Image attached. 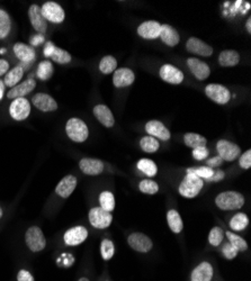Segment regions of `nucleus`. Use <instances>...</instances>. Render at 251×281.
Wrapping results in <instances>:
<instances>
[{
  "label": "nucleus",
  "instance_id": "f257e3e1",
  "mask_svg": "<svg viewBox=\"0 0 251 281\" xmlns=\"http://www.w3.org/2000/svg\"><path fill=\"white\" fill-rule=\"evenodd\" d=\"M215 203L222 210H236L245 205V198L237 191H225L216 197Z\"/></svg>",
  "mask_w": 251,
  "mask_h": 281
},
{
  "label": "nucleus",
  "instance_id": "f03ea898",
  "mask_svg": "<svg viewBox=\"0 0 251 281\" xmlns=\"http://www.w3.org/2000/svg\"><path fill=\"white\" fill-rule=\"evenodd\" d=\"M65 132L69 138L77 143H82L88 138L89 129L84 120L79 118H70L65 125Z\"/></svg>",
  "mask_w": 251,
  "mask_h": 281
},
{
  "label": "nucleus",
  "instance_id": "7ed1b4c3",
  "mask_svg": "<svg viewBox=\"0 0 251 281\" xmlns=\"http://www.w3.org/2000/svg\"><path fill=\"white\" fill-rule=\"evenodd\" d=\"M204 186L203 180L194 173H187L179 186V194L186 198H194Z\"/></svg>",
  "mask_w": 251,
  "mask_h": 281
},
{
  "label": "nucleus",
  "instance_id": "20e7f679",
  "mask_svg": "<svg viewBox=\"0 0 251 281\" xmlns=\"http://www.w3.org/2000/svg\"><path fill=\"white\" fill-rule=\"evenodd\" d=\"M25 242L32 252L42 251L47 245V240L44 238L43 232L38 226H32L27 230L25 234Z\"/></svg>",
  "mask_w": 251,
  "mask_h": 281
},
{
  "label": "nucleus",
  "instance_id": "39448f33",
  "mask_svg": "<svg viewBox=\"0 0 251 281\" xmlns=\"http://www.w3.org/2000/svg\"><path fill=\"white\" fill-rule=\"evenodd\" d=\"M41 13H42L45 20L53 24H61L65 18L63 8L54 1L45 2L44 5L41 7Z\"/></svg>",
  "mask_w": 251,
  "mask_h": 281
},
{
  "label": "nucleus",
  "instance_id": "423d86ee",
  "mask_svg": "<svg viewBox=\"0 0 251 281\" xmlns=\"http://www.w3.org/2000/svg\"><path fill=\"white\" fill-rule=\"evenodd\" d=\"M205 93H206V96L209 99L219 105H226L230 101V99H231L230 90L222 84L211 83L206 85Z\"/></svg>",
  "mask_w": 251,
  "mask_h": 281
},
{
  "label": "nucleus",
  "instance_id": "0eeeda50",
  "mask_svg": "<svg viewBox=\"0 0 251 281\" xmlns=\"http://www.w3.org/2000/svg\"><path fill=\"white\" fill-rule=\"evenodd\" d=\"M113 221V216L108 211L104 210L100 207H95L89 211V222L95 229L104 230L109 227Z\"/></svg>",
  "mask_w": 251,
  "mask_h": 281
},
{
  "label": "nucleus",
  "instance_id": "6e6552de",
  "mask_svg": "<svg viewBox=\"0 0 251 281\" xmlns=\"http://www.w3.org/2000/svg\"><path fill=\"white\" fill-rule=\"evenodd\" d=\"M9 114L17 121L25 120L31 114V104L26 98H16L9 106Z\"/></svg>",
  "mask_w": 251,
  "mask_h": 281
},
{
  "label": "nucleus",
  "instance_id": "1a4fd4ad",
  "mask_svg": "<svg viewBox=\"0 0 251 281\" xmlns=\"http://www.w3.org/2000/svg\"><path fill=\"white\" fill-rule=\"evenodd\" d=\"M216 150L219 153V157L222 158L223 161H234L238 157H240L241 150L239 145L232 143V142L221 140L217 142Z\"/></svg>",
  "mask_w": 251,
  "mask_h": 281
},
{
  "label": "nucleus",
  "instance_id": "9d476101",
  "mask_svg": "<svg viewBox=\"0 0 251 281\" xmlns=\"http://www.w3.org/2000/svg\"><path fill=\"white\" fill-rule=\"evenodd\" d=\"M43 53L47 58H50L59 64H68L71 62V55H70V53L55 46L52 42H47Z\"/></svg>",
  "mask_w": 251,
  "mask_h": 281
},
{
  "label": "nucleus",
  "instance_id": "9b49d317",
  "mask_svg": "<svg viewBox=\"0 0 251 281\" xmlns=\"http://www.w3.org/2000/svg\"><path fill=\"white\" fill-rule=\"evenodd\" d=\"M88 238V231L84 226H76L68 230L63 235L64 243L69 246L79 245Z\"/></svg>",
  "mask_w": 251,
  "mask_h": 281
},
{
  "label": "nucleus",
  "instance_id": "f8f14e48",
  "mask_svg": "<svg viewBox=\"0 0 251 281\" xmlns=\"http://www.w3.org/2000/svg\"><path fill=\"white\" fill-rule=\"evenodd\" d=\"M127 242H129L130 246L133 248V250L141 252V253H147L152 248V241L150 240L149 236H147L146 234L142 233H133L129 236L127 239Z\"/></svg>",
  "mask_w": 251,
  "mask_h": 281
},
{
  "label": "nucleus",
  "instance_id": "ddd939ff",
  "mask_svg": "<svg viewBox=\"0 0 251 281\" xmlns=\"http://www.w3.org/2000/svg\"><path fill=\"white\" fill-rule=\"evenodd\" d=\"M32 103L36 108L44 113L54 112L57 109V103L55 101V99L52 98L50 95L44 92L36 93V95L32 98Z\"/></svg>",
  "mask_w": 251,
  "mask_h": 281
},
{
  "label": "nucleus",
  "instance_id": "4468645a",
  "mask_svg": "<svg viewBox=\"0 0 251 281\" xmlns=\"http://www.w3.org/2000/svg\"><path fill=\"white\" fill-rule=\"evenodd\" d=\"M160 78L171 84H179L184 81V73L171 64H164L160 69Z\"/></svg>",
  "mask_w": 251,
  "mask_h": 281
},
{
  "label": "nucleus",
  "instance_id": "2eb2a0df",
  "mask_svg": "<svg viewBox=\"0 0 251 281\" xmlns=\"http://www.w3.org/2000/svg\"><path fill=\"white\" fill-rule=\"evenodd\" d=\"M28 16L34 30L38 32V34L43 35L48 30V23L41 13V7L39 5H32L28 9Z\"/></svg>",
  "mask_w": 251,
  "mask_h": 281
},
{
  "label": "nucleus",
  "instance_id": "dca6fc26",
  "mask_svg": "<svg viewBox=\"0 0 251 281\" xmlns=\"http://www.w3.org/2000/svg\"><path fill=\"white\" fill-rule=\"evenodd\" d=\"M135 80V75L131 69H116L113 76V83L116 88H125L132 84Z\"/></svg>",
  "mask_w": 251,
  "mask_h": 281
},
{
  "label": "nucleus",
  "instance_id": "f3484780",
  "mask_svg": "<svg viewBox=\"0 0 251 281\" xmlns=\"http://www.w3.org/2000/svg\"><path fill=\"white\" fill-rule=\"evenodd\" d=\"M187 66L189 68V70L192 71L193 75L195 76V78L201 81L207 79L209 75H211V69H209V67L206 63L203 62V61H201L200 59H196V58L188 59Z\"/></svg>",
  "mask_w": 251,
  "mask_h": 281
},
{
  "label": "nucleus",
  "instance_id": "a211bd4d",
  "mask_svg": "<svg viewBox=\"0 0 251 281\" xmlns=\"http://www.w3.org/2000/svg\"><path fill=\"white\" fill-rule=\"evenodd\" d=\"M186 48L188 52L194 53V54L200 56H211L213 54V47L197 38L188 39Z\"/></svg>",
  "mask_w": 251,
  "mask_h": 281
},
{
  "label": "nucleus",
  "instance_id": "6ab92c4d",
  "mask_svg": "<svg viewBox=\"0 0 251 281\" xmlns=\"http://www.w3.org/2000/svg\"><path fill=\"white\" fill-rule=\"evenodd\" d=\"M161 25L155 20H148L138 28V34L146 40H155L160 36Z\"/></svg>",
  "mask_w": 251,
  "mask_h": 281
},
{
  "label": "nucleus",
  "instance_id": "aec40b11",
  "mask_svg": "<svg viewBox=\"0 0 251 281\" xmlns=\"http://www.w3.org/2000/svg\"><path fill=\"white\" fill-rule=\"evenodd\" d=\"M36 87V82L34 79H27L24 82H20L19 84L15 85L14 88H11L9 92L7 93L8 99H16V98H23L24 96L28 95V93L34 90Z\"/></svg>",
  "mask_w": 251,
  "mask_h": 281
},
{
  "label": "nucleus",
  "instance_id": "412c9836",
  "mask_svg": "<svg viewBox=\"0 0 251 281\" xmlns=\"http://www.w3.org/2000/svg\"><path fill=\"white\" fill-rule=\"evenodd\" d=\"M146 131L149 133L150 136L160 138L162 141H168L171 136L169 129L159 120L148 121L146 124Z\"/></svg>",
  "mask_w": 251,
  "mask_h": 281
},
{
  "label": "nucleus",
  "instance_id": "4be33fe9",
  "mask_svg": "<svg viewBox=\"0 0 251 281\" xmlns=\"http://www.w3.org/2000/svg\"><path fill=\"white\" fill-rule=\"evenodd\" d=\"M79 168L82 172L88 176H98L104 171V163L97 159L85 158L79 162Z\"/></svg>",
  "mask_w": 251,
  "mask_h": 281
},
{
  "label": "nucleus",
  "instance_id": "5701e85b",
  "mask_svg": "<svg viewBox=\"0 0 251 281\" xmlns=\"http://www.w3.org/2000/svg\"><path fill=\"white\" fill-rule=\"evenodd\" d=\"M14 53L24 64H31L35 60V50L32 46L24 43H16L14 45Z\"/></svg>",
  "mask_w": 251,
  "mask_h": 281
},
{
  "label": "nucleus",
  "instance_id": "b1692460",
  "mask_svg": "<svg viewBox=\"0 0 251 281\" xmlns=\"http://www.w3.org/2000/svg\"><path fill=\"white\" fill-rule=\"evenodd\" d=\"M94 115L105 127H113L115 124V118L110 109L106 105H97L94 108Z\"/></svg>",
  "mask_w": 251,
  "mask_h": 281
},
{
  "label": "nucleus",
  "instance_id": "393cba45",
  "mask_svg": "<svg viewBox=\"0 0 251 281\" xmlns=\"http://www.w3.org/2000/svg\"><path fill=\"white\" fill-rule=\"evenodd\" d=\"M77 187V178L75 176H69L64 177L62 180L59 182V185L56 186L55 193L59 195L61 198H68L73 191H75Z\"/></svg>",
  "mask_w": 251,
  "mask_h": 281
},
{
  "label": "nucleus",
  "instance_id": "a878e982",
  "mask_svg": "<svg viewBox=\"0 0 251 281\" xmlns=\"http://www.w3.org/2000/svg\"><path fill=\"white\" fill-rule=\"evenodd\" d=\"M213 278V267L208 262L199 264L192 274V281H211Z\"/></svg>",
  "mask_w": 251,
  "mask_h": 281
},
{
  "label": "nucleus",
  "instance_id": "bb28decb",
  "mask_svg": "<svg viewBox=\"0 0 251 281\" xmlns=\"http://www.w3.org/2000/svg\"><path fill=\"white\" fill-rule=\"evenodd\" d=\"M159 38L161 39L162 42L167 44L168 46H176L180 40L178 32L170 25H161V31H160Z\"/></svg>",
  "mask_w": 251,
  "mask_h": 281
},
{
  "label": "nucleus",
  "instance_id": "cd10ccee",
  "mask_svg": "<svg viewBox=\"0 0 251 281\" xmlns=\"http://www.w3.org/2000/svg\"><path fill=\"white\" fill-rule=\"evenodd\" d=\"M239 62H240V54H239L237 51L225 50L220 53L219 63L221 67L224 68L236 67Z\"/></svg>",
  "mask_w": 251,
  "mask_h": 281
},
{
  "label": "nucleus",
  "instance_id": "c85d7f7f",
  "mask_svg": "<svg viewBox=\"0 0 251 281\" xmlns=\"http://www.w3.org/2000/svg\"><path fill=\"white\" fill-rule=\"evenodd\" d=\"M24 76V69L22 66H17L11 69L10 71H8L5 76V79H3V83L7 87L14 88L15 85H17L19 83V81L22 80Z\"/></svg>",
  "mask_w": 251,
  "mask_h": 281
},
{
  "label": "nucleus",
  "instance_id": "c756f323",
  "mask_svg": "<svg viewBox=\"0 0 251 281\" xmlns=\"http://www.w3.org/2000/svg\"><path fill=\"white\" fill-rule=\"evenodd\" d=\"M167 221H168V225H169L170 230L174 232V233L178 234L183 231V227H184L183 219L182 217H180V215L177 210L171 209L168 211Z\"/></svg>",
  "mask_w": 251,
  "mask_h": 281
},
{
  "label": "nucleus",
  "instance_id": "7c9ffc66",
  "mask_svg": "<svg viewBox=\"0 0 251 281\" xmlns=\"http://www.w3.org/2000/svg\"><path fill=\"white\" fill-rule=\"evenodd\" d=\"M184 142L188 148H192L193 150L197 148H201V146H206L207 140L204 136L200 135L196 133H187L184 136Z\"/></svg>",
  "mask_w": 251,
  "mask_h": 281
},
{
  "label": "nucleus",
  "instance_id": "2f4dec72",
  "mask_svg": "<svg viewBox=\"0 0 251 281\" xmlns=\"http://www.w3.org/2000/svg\"><path fill=\"white\" fill-rule=\"evenodd\" d=\"M53 71H54V68H53V64L51 63V61L45 60L39 64L38 71H36V76H38V78L40 80L47 81L52 77Z\"/></svg>",
  "mask_w": 251,
  "mask_h": 281
},
{
  "label": "nucleus",
  "instance_id": "473e14b6",
  "mask_svg": "<svg viewBox=\"0 0 251 281\" xmlns=\"http://www.w3.org/2000/svg\"><path fill=\"white\" fill-rule=\"evenodd\" d=\"M138 169L141 171V172L147 174L148 177H154L158 172L157 164L152 160H149V159H142V160H140L138 162Z\"/></svg>",
  "mask_w": 251,
  "mask_h": 281
},
{
  "label": "nucleus",
  "instance_id": "72a5a7b5",
  "mask_svg": "<svg viewBox=\"0 0 251 281\" xmlns=\"http://www.w3.org/2000/svg\"><path fill=\"white\" fill-rule=\"evenodd\" d=\"M11 20L5 10L0 9V40L6 39L10 33Z\"/></svg>",
  "mask_w": 251,
  "mask_h": 281
},
{
  "label": "nucleus",
  "instance_id": "f704fd0d",
  "mask_svg": "<svg viewBox=\"0 0 251 281\" xmlns=\"http://www.w3.org/2000/svg\"><path fill=\"white\" fill-rule=\"evenodd\" d=\"M117 68V61L112 55H106L100 62V70L104 75H109Z\"/></svg>",
  "mask_w": 251,
  "mask_h": 281
},
{
  "label": "nucleus",
  "instance_id": "c9c22d12",
  "mask_svg": "<svg viewBox=\"0 0 251 281\" xmlns=\"http://www.w3.org/2000/svg\"><path fill=\"white\" fill-rule=\"evenodd\" d=\"M249 224L248 216L244 213H238L234 215L231 221H230V227L233 231H244Z\"/></svg>",
  "mask_w": 251,
  "mask_h": 281
},
{
  "label": "nucleus",
  "instance_id": "e433bc0d",
  "mask_svg": "<svg viewBox=\"0 0 251 281\" xmlns=\"http://www.w3.org/2000/svg\"><path fill=\"white\" fill-rule=\"evenodd\" d=\"M140 146H141L142 151H145L147 153H154L159 150L160 145L157 138L149 135L141 138V141H140Z\"/></svg>",
  "mask_w": 251,
  "mask_h": 281
},
{
  "label": "nucleus",
  "instance_id": "4c0bfd02",
  "mask_svg": "<svg viewBox=\"0 0 251 281\" xmlns=\"http://www.w3.org/2000/svg\"><path fill=\"white\" fill-rule=\"evenodd\" d=\"M100 208H102L106 211H113L115 208V198L114 195L109 191H102L100 196Z\"/></svg>",
  "mask_w": 251,
  "mask_h": 281
},
{
  "label": "nucleus",
  "instance_id": "58836bf2",
  "mask_svg": "<svg viewBox=\"0 0 251 281\" xmlns=\"http://www.w3.org/2000/svg\"><path fill=\"white\" fill-rule=\"evenodd\" d=\"M226 236H228L229 239V243L232 244L238 251L244 252L248 248V244H247V242L241 238V236L233 234L232 232H226Z\"/></svg>",
  "mask_w": 251,
  "mask_h": 281
},
{
  "label": "nucleus",
  "instance_id": "ea45409f",
  "mask_svg": "<svg viewBox=\"0 0 251 281\" xmlns=\"http://www.w3.org/2000/svg\"><path fill=\"white\" fill-rule=\"evenodd\" d=\"M139 188L141 190V193L147 194V195H154L158 193L159 186L155 181L149 180V179H146V180H142L140 182Z\"/></svg>",
  "mask_w": 251,
  "mask_h": 281
},
{
  "label": "nucleus",
  "instance_id": "a19ab883",
  "mask_svg": "<svg viewBox=\"0 0 251 281\" xmlns=\"http://www.w3.org/2000/svg\"><path fill=\"white\" fill-rule=\"evenodd\" d=\"M224 239V232L220 227H213L212 231L209 232L208 242L213 246H219Z\"/></svg>",
  "mask_w": 251,
  "mask_h": 281
},
{
  "label": "nucleus",
  "instance_id": "79ce46f5",
  "mask_svg": "<svg viewBox=\"0 0 251 281\" xmlns=\"http://www.w3.org/2000/svg\"><path fill=\"white\" fill-rule=\"evenodd\" d=\"M115 252V247L113 242L110 240L105 239L100 244V253L104 260H110L113 258Z\"/></svg>",
  "mask_w": 251,
  "mask_h": 281
},
{
  "label": "nucleus",
  "instance_id": "37998d69",
  "mask_svg": "<svg viewBox=\"0 0 251 281\" xmlns=\"http://www.w3.org/2000/svg\"><path fill=\"white\" fill-rule=\"evenodd\" d=\"M187 173H194L201 179H205V180H207V179L211 178L214 174V170L208 168V166H201V168L187 169Z\"/></svg>",
  "mask_w": 251,
  "mask_h": 281
},
{
  "label": "nucleus",
  "instance_id": "c03bdc74",
  "mask_svg": "<svg viewBox=\"0 0 251 281\" xmlns=\"http://www.w3.org/2000/svg\"><path fill=\"white\" fill-rule=\"evenodd\" d=\"M222 252H223V255L225 256L226 259L232 260V259H234L238 255L239 251L232 245V244L226 243V244H224L223 248H222Z\"/></svg>",
  "mask_w": 251,
  "mask_h": 281
},
{
  "label": "nucleus",
  "instance_id": "a18cd8bd",
  "mask_svg": "<svg viewBox=\"0 0 251 281\" xmlns=\"http://www.w3.org/2000/svg\"><path fill=\"white\" fill-rule=\"evenodd\" d=\"M193 157H194V159L197 161L205 160V159L208 157V150L206 146H201V148L193 150Z\"/></svg>",
  "mask_w": 251,
  "mask_h": 281
},
{
  "label": "nucleus",
  "instance_id": "49530a36",
  "mask_svg": "<svg viewBox=\"0 0 251 281\" xmlns=\"http://www.w3.org/2000/svg\"><path fill=\"white\" fill-rule=\"evenodd\" d=\"M239 163H240V166L242 169H250L251 166V151L248 150L246 151V152L242 154L240 157V161H239Z\"/></svg>",
  "mask_w": 251,
  "mask_h": 281
},
{
  "label": "nucleus",
  "instance_id": "de8ad7c7",
  "mask_svg": "<svg viewBox=\"0 0 251 281\" xmlns=\"http://www.w3.org/2000/svg\"><path fill=\"white\" fill-rule=\"evenodd\" d=\"M222 163H223V160H222V158L221 157H214L212 159H208V160L206 161V164L208 165V168H219L220 165H222Z\"/></svg>",
  "mask_w": 251,
  "mask_h": 281
},
{
  "label": "nucleus",
  "instance_id": "09e8293b",
  "mask_svg": "<svg viewBox=\"0 0 251 281\" xmlns=\"http://www.w3.org/2000/svg\"><path fill=\"white\" fill-rule=\"evenodd\" d=\"M17 281H34V278L28 271L20 270L17 275Z\"/></svg>",
  "mask_w": 251,
  "mask_h": 281
},
{
  "label": "nucleus",
  "instance_id": "8fccbe9b",
  "mask_svg": "<svg viewBox=\"0 0 251 281\" xmlns=\"http://www.w3.org/2000/svg\"><path fill=\"white\" fill-rule=\"evenodd\" d=\"M45 40V39H44V35H42V34H36V35H34V36H32L31 38V44L33 46H38V45H40V44H42L43 42Z\"/></svg>",
  "mask_w": 251,
  "mask_h": 281
},
{
  "label": "nucleus",
  "instance_id": "3c124183",
  "mask_svg": "<svg viewBox=\"0 0 251 281\" xmlns=\"http://www.w3.org/2000/svg\"><path fill=\"white\" fill-rule=\"evenodd\" d=\"M224 172L223 171H221V170H219V171H214V174L213 176L209 178V179H207V181H209V182H215V181H220V180H222V179H224Z\"/></svg>",
  "mask_w": 251,
  "mask_h": 281
},
{
  "label": "nucleus",
  "instance_id": "603ef678",
  "mask_svg": "<svg viewBox=\"0 0 251 281\" xmlns=\"http://www.w3.org/2000/svg\"><path fill=\"white\" fill-rule=\"evenodd\" d=\"M8 71H9V63L6 60L0 59V77L6 76Z\"/></svg>",
  "mask_w": 251,
  "mask_h": 281
},
{
  "label": "nucleus",
  "instance_id": "864d4df0",
  "mask_svg": "<svg viewBox=\"0 0 251 281\" xmlns=\"http://www.w3.org/2000/svg\"><path fill=\"white\" fill-rule=\"evenodd\" d=\"M5 83H3V81L0 80V100L2 99V97H3V92H5Z\"/></svg>",
  "mask_w": 251,
  "mask_h": 281
},
{
  "label": "nucleus",
  "instance_id": "5fc2aeb1",
  "mask_svg": "<svg viewBox=\"0 0 251 281\" xmlns=\"http://www.w3.org/2000/svg\"><path fill=\"white\" fill-rule=\"evenodd\" d=\"M246 28H247V31H248V33H251V18H249L248 20H247Z\"/></svg>",
  "mask_w": 251,
  "mask_h": 281
},
{
  "label": "nucleus",
  "instance_id": "6e6d98bb",
  "mask_svg": "<svg viewBox=\"0 0 251 281\" xmlns=\"http://www.w3.org/2000/svg\"><path fill=\"white\" fill-rule=\"evenodd\" d=\"M78 281H89L87 278H81V279H79Z\"/></svg>",
  "mask_w": 251,
  "mask_h": 281
},
{
  "label": "nucleus",
  "instance_id": "4d7b16f0",
  "mask_svg": "<svg viewBox=\"0 0 251 281\" xmlns=\"http://www.w3.org/2000/svg\"><path fill=\"white\" fill-rule=\"evenodd\" d=\"M2 217V209H1V207H0V218Z\"/></svg>",
  "mask_w": 251,
  "mask_h": 281
},
{
  "label": "nucleus",
  "instance_id": "13d9d810",
  "mask_svg": "<svg viewBox=\"0 0 251 281\" xmlns=\"http://www.w3.org/2000/svg\"><path fill=\"white\" fill-rule=\"evenodd\" d=\"M5 52H6L5 48H3V50H0V54H1V53H2V54H3V53H5Z\"/></svg>",
  "mask_w": 251,
  "mask_h": 281
}]
</instances>
